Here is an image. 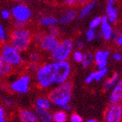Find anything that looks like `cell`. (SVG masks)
<instances>
[{
	"label": "cell",
	"mask_w": 122,
	"mask_h": 122,
	"mask_svg": "<svg viewBox=\"0 0 122 122\" xmlns=\"http://www.w3.org/2000/svg\"><path fill=\"white\" fill-rule=\"evenodd\" d=\"M96 37H97V33H96V31H95V29L90 28L89 30L86 32V38L88 42H92L94 39H96Z\"/></svg>",
	"instance_id": "obj_26"
},
{
	"label": "cell",
	"mask_w": 122,
	"mask_h": 122,
	"mask_svg": "<svg viewBox=\"0 0 122 122\" xmlns=\"http://www.w3.org/2000/svg\"><path fill=\"white\" fill-rule=\"evenodd\" d=\"M67 114L66 111L61 109L52 114V122H67Z\"/></svg>",
	"instance_id": "obj_19"
},
{
	"label": "cell",
	"mask_w": 122,
	"mask_h": 122,
	"mask_svg": "<svg viewBox=\"0 0 122 122\" xmlns=\"http://www.w3.org/2000/svg\"><path fill=\"white\" fill-rule=\"evenodd\" d=\"M6 41H7L6 31L4 29V26L0 23V42L1 43H5Z\"/></svg>",
	"instance_id": "obj_29"
},
{
	"label": "cell",
	"mask_w": 122,
	"mask_h": 122,
	"mask_svg": "<svg viewBox=\"0 0 122 122\" xmlns=\"http://www.w3.org/2000/svg\"><path fill=\"white\" fill-rule=\"evenodd\" d=\"M0 122H9L6 118V111L5 108L0 106Z\"/></svg>",
	"instance_id": "obj_33"
},
{
	"label": "cell",
	"mask_w": 122,
	"mask_h": 122,
	"mask_svg": "<svg viewBox=\"0 0 122 122\" xmlns=\"http://www.w3.org/2000/svg\"><path fill=\"white\" fill-rule=\"evenodd\" d=\"M43 37H44V34H37L36 36H35V39H36V41L38 43H39Z\"/></svg>",
	"instance_id": "obj_42"
},
{
	"label": "cell",
	"mask_w": 122,
	"mask_h": 122,
	"mask_svg": "<svg viewBox=\"0 0 122 122\" xmlns=\"http://www.w3.org/2000/svg\"><path fill=\"white\" fill-rule=\"evenodd\" d=\"M94 61L93 55L91 52H85L83 53V58L81 61V65L84 68H88L90 66L92 65Z\"/></svg>",
	"instance_id": "obj_21"
},
{
	"label": "cell",
	"mask_w": 122,
	"mask_h": 122,
	"mask_svg": "<svg viewBox=\"0 0 122 122\" xmlns=\"http://www.w3.org/2000/svg\"><path fill=\"white\" fill-rule=\"evenodd\" d=\"M39 48L41 51H45L48 54H51L59 45L60 40L57 37L52 36L51 34L44 35L39 42Z\"/></svg>",
	"instance_id": "obj_9"
},
{
	"label": "cell",
	"mask_w": 122,
	"mask_h": 122,
	"mask_svg": "<svg viewBox=\"0 0 122 122\" xmlns=\"http://www.w3.org/2000/svg\"><path fill=\"white\" fill-rule=\"evenodd\" d=\"M71 73V64L67 61L56 62V85H60L68 80Z\"/></svg>",
	"instance_id": "obj_8"
},
{
	"label": "cell",
	"mask_w": 122,
	"mask_h": 122,
	"mask_svg": "<svg viewBox=\"0 0 122 122\" xmlns=\"http://www.w3.org/2000/svg\"><path fill=\"white\" fill-rule=\"evenodd\" d=\"M73 42L72 39H67L60 41L59 45L51 54V58L53 62H61L67 61L73 51Z\"/></svg>",
	"instance_id": "obj_4"
},
{
	"label": "cell",
	"mask_w": 122,
	"mask_h": 122,
	"mask_svg": "<svg viewBox=\"0 0 122 122\" xmlns=\"http://www.w3.org/2000/svg\"><path fill=\"white\" fill-rule=\"evenodd\" d=\"M113 58H114V61H120L122 60V55H121V53H120V52H115V53H114V55H113Z\"/></svg>",
	"instance_id": "obj_38"
},
{
	"label": "cell",
	"mask_w": 122,
	"mask_h": 122,
	"mask_svg": "<svg viewBox=\"0 0 122 122\" xmlns=\"http://www.w3.org/2000/svg\"><path fill=\"white\" fill-rule=\"evenodd\" d=\"M51 102L47 97H39L35 101V108L50 110L51 108Z\"/></svg>",
	"instance_id": "obj_18"
},
{
	"label": "cell",
	"mask_w": 122,
	"mask_h": 122,
	"mask_svg": "<svg viewBox=\"0 0 122 122\" xmlns=\"http://www.w3.org/2000/svg\"><path fill=\"white\" fill-rule=\"evenodd\" d=\"M72 92H73V84L71 81L67 80L60 85H56L49 92L48 98L55 106L62 108L64 106L70 104L72 99Z\"/></svg>",
	"instance_id": "obj_1"
},
{
	"label": "cell",
	"mask_w": 122,
	"mask_h": 122,
	"mask_svg": "<svg viewBox=\"0 0 122 122\" xmlns=\"http://www.w3.org/2000/svg\"><path fill=\"white\" fill-rule=\"evenodd\" d=\"M1 77H2V76H1V75H0V81H1Z\"/></svg>",
	"instance_id": "obj_44"
},
{
	"label": "cell",
	"mask_w": 122,
	"mask_h": 122,
	"mask_svg": "<svg viewBox=\"0 0 122 122\" xmlns=\"http://www.w3.org/2000/svg\"><path fill=\"white\" fill-rule=\"evenodd\" d=\"M0 53L11 67H19L24 63L22 56L16 49H15L10 44H4L0 49Z\"/></svg>",
	"instance_id": "obj_5"
},
{
	"label": "cell",
	"mask_w": 122,
	"mask_h": 122,
	"mask_svg": "<svg viewBox=\"0 0 122 122\" xmlns=\"http://www.w3.org/2000/svg\"><path fill=\"white\" fill-rule=\"evenodd\" d=\"M40 24L42 26H49V27H51V26H54L58 23V20L57 19H56L55 17L52 16H45L43 17V18L40 20Z\"/></svg>",
	"instance_id": "obj_25"
},
{
	"label": "cell",
	"mask_w": 122,
	"mask_h": 122,
	"mask_svg": "<svg viewBox=\"0 0 122 122\" xmlns=\"http://www.w3.org/2000/svg\"><path fill=\"white\" fill-rule=\"evenodd\" d=\"M36 79L39 86L42 89H47L56 85V62H48L39 66L36 70Z\"/></svg>",
	"instance_id": "obj_2"
},
{
	"label": "cell",
	"mask_w": 122,
	"mask_h": 122,
	"mask_svg": "<svg viewBox=\"0 0 122 122\" xmlns=\"http://www.w3.org/2000/svg\"><path fill=\"white\" fill-rule=\"evenodd\" d=\"M50 34L52 35V36H55V37H57V38H58V36L60 35L59 30H58V28L55 27V26H51V31H50Z\"/></svg>",
	"instance_id": "obj_35"
},
{
	"label": "cell",
	"mask_w": 122,
	"mask_h": 122,
	"mask_svg": "<svg viewBox=\"0 0 122 122\" xmlns=\"http://www.w3.org/2000/svg\"><path fill=\"white\" fill-rule=\"evenodd\" d=\"M70 122H84V120L79 114L73 113L70 116Z\"/></svg>",
	"instance_id": "obj_32"
},
{
	"label": "cell",
	"mask_w": 122,
	"mask_h": 122,
	"mask_svg": "<svg viewBox=\"0 0 122 122\" xmlns=\"http://www.w3.org/2000/svg\"><path fill=\"white\" fill-rule=\"evenodd\" d=\"M1 16H2V18L4 19V20H7V19L10 18V12L8 10H3L2 12H1Z\"/></svg>",
	"instance_id": "obj_36"
},
{
	"label": "cell",
	"mask_w": 122,
	"mask_h": 122,
	"mask_svg": "<svg viewBox=\"0 0 122 122\" xmlns=\"http://www.w3.org/2000/svg\"><path fill=\"white\" fill-rule=\"evenodd\" d=\"M108 73V67H103V68H100L97 71L92 72V74H93V79L94 81L99 82L101 81L104 77H105Z\"/></svg>",
	"instance_id": "obj_24"
},
{
	"label": "cell",
	"mask_w": 122,
	"mask_h": 122,
	"mask_svg": "<svg viewBox=\"0 0 122 122\" xmlns=\"http://www.w3.org/2000/svg\"><path fill=\"white\" fill-rule=\"evenodd\" d=\"M32 41V34L27 29L20 28L15 29L10 35V45H12L19 52H24L28 49Z\"/></svg>",
	"instance_id": "obj_3"
},
{
	"label": "cell",
	"mask_w": 122,
	"mask_h": 122,
	"mask_svg": "<svg viewBox=\"0 0 122 122\" xmlns=\"http://www.w3.org/2000/svg\"><path fill=\"white\" fill-rule=\"evenodd\" d=\"M29 69L32 70V71H36L37 69H38V67H39V66L37 65V63H34V62H30V64H29Z\"/></svg>",
	"instance_id": "obj_39"
},
{
	"label": "cell",
	"mask_w": 122,
	"mask_h": 122,
	"mask_svg": "<svg viewBox=\"0 0 122 122\" xmlns=\"http://www.w3.org/2000/svg\"><path fill=\"white\" fill-rule=\"evenodd\" d=\"M86 122H98L97 120H94V119H90V120H86Z\"/></svg>",
	"instance_id": "obj_43"
},
{
	"label": "cell",
	"mask_w": 122,
	"mask_h": 122,
	"mask_svg": "<svg viewBox=\"0 0 122 122\" xmlns=\"http://www.w3.org/2000/svg\"><path fill=\"white\" fill-rule=\"evenodd\" d=\"M118 80H119V73L118 72H115V73H114V74H113L111 77L108 78V79L104 82V86H103L104 89H105L106 91H108V90L112 89L114 86V85L118 82Z\"/></svg>",
	"instance_id": "obj_20"
},
{
	"label": "cell",
	"mask_w": 122,
	"mask_h": 122,
	"mask_svg": "<svg viewBox=\"0 0 122 122\" xmlns=\"http://www.w3.org/2000/svg\"><path fill=\"white\" fill-rule=\"evenodd\" d=\"M101 33H102V37L105 40L108 41L113 38V28L110 23L108 21L106 16L102 17V20H101Z\"/></svg>",
	"instance_id": "obj_13"
},
{
	"label": "cell",
	"mask_w": 122,
	"mask_h": 122,
	"mask_svg": "<svg viewBox=\"0 0 122 122\" xmlns=\"http://www.w3.org/2000/svg\"><path fill=\"white\" fill-rule=\"evenodd\" d=\"M76 16H77L76 11H74V10H68V11L65 12L61 15L58 22H60L62 25L68 24V23L72 22L76 18Z\"/></svg>",
	"instance_id": "obj_17"
},
{
	"label": "cell",
	"mask_w": 122,
	"mask_h": 122,
	"mask_svg": "<svg viewBox=\"0 0 122 122\" xmlns=\"http://www.w3.org/2000/svg\"><path fill=\"white\" fill-rule=\"evenodd\" d=\"M96 4H97V3L94 1V2L86 4V6H84V8L82 9L81 11H80V14L79 15V20H80L85 18L86 16H87L88 15H89V13L93 10L94 7L96 6Z\"/></svg>",
	"instance_id": "obj_23"
},
{
	"label": "cell",
	"mask_w": 122,
	"mask_h": 122,
	"mask_svg": "<svg viewBox=\"0 0 122 122\" xmlns=\"http://www.w3.org/2000/svg\"><path fill=\"white\" fill-rule=\"evenodd\" d=\"M114 40H115V43L117 45L119 46H121L122 45V37L120 34L119 35H115L114 36Z\"/></svg>",
	"instance_id": "obj_37"
},
{
	"label": "cell",
	"mask_w": 122,
	"mask_h": 122,
	"mask_svg": "<svg viewBox=\"0 0 122 122\" xmlns=\"http://www.w3.org/2000/svg\"><path fill=\"white\" fill-rule=\"evenodd\" d=\"M31 85V77L29 74H23L15 79L10 85V91L19 94H24L28 92Z\"/></svg>",
	"instance_id": "obj_6"
},
{
	"label": "cell",
	"mask_w": 122,
	"mask_h": 122,
	"mask_svg": "<svg viewBox=\"0 0 122 122\" xmlns=\"http://www.w3.org/2000/svg\"><path fill=\"white\" fill-rule=\"evenodd\" d=\"M114 1H115V0H108V4H107V9L113 8V7H114Z\"/></svg>",
	"instance_id": "obj_41"
},
{
	"label": "cell",
	"mask_w": 122,
	"mask_h": 122,
	"mask_svg": "<svg viewBox=\"0 0 122 122\" xmlns=\"http://www.w3.org/2000/svg\"><path fill=\"white\" fill-rule=\"evenodd\" d=\"M73 60L78 63H80L82 61V58H83V52L79 51V50H77L74 52L73 53Z\"/></svg>",
	"instance_id": "obj_28"
},
{
	"label": "cell",
	"mask_w": 122,
	"mask_h": 122,
	"mask_svg": "<svg viewBox=\"0 0 122 122\" xmlns=\"http://www.w3.org/2000/svg\"><path fill=\"white\" fill-rule=\"evenodd\" d=\"M122 100V81L118 80V82L112 88V92L109 96L110 104L120 103Z\"/></svg>",
	"instance_id": "obj_12"
},
{
	"label": "cell",
	"mask_w": 122,
	"mask_h": 122,
	"mask_svg": "<svg viewBox=\"0 0 122 122\" xmlns=\"http://www.w3.org/2000/svg\"><path fill=\"white\" fill-rule=\"evenodd\" d=\"M12 15L15 20V22L20 26L30 20L32 16V11L25 4H17L13 8Z\"/></svg>",
	"instance_id": "obj_7"
},
{
	"label": "cell",
	"mask_w": 122,
	"mask_h": 122,
	"mask_svg": "<svg viewBox=\"0 0 122 122\" xmlns=\"http://www.w3.org/2000/svg\"><path fill=\"white\" fill-rule=\"evenodd\" d=\"M101 20H102V17H96L91 21L90 23V28L95 29L97 26H99L101 25Z\"/></svg>",
	"instance_id": "obj_31"
},
{
	"label": "cell",
	"mask_w": 122,
	"mask_h": 122,
	"mask_svg": "<svg viewBox=\"0 0 122 122\" xmlns=\"http://www.w3.org/2000/svg\"><path fill=\"white\" fill-rule=\"evenodd\" d=\"M29 59H30L31 62H34V63H38L40 61V55L39 53L36 52V51H33L30 54L29 56Z\"/></svg>",
	"instance_id": "obj_30"
},
{
	"label": "cell",
	"mask_w": 122,
	"mask_h": 122,
	"mask_svg": "<svg viewBox=\"0 0 122 122\" xmlns=\"http://www.w3.org/2000/svg\"><path fill=\"white\" fill-rule=\"evenodd\" d=\"M3 104H4V106L5 108H13L15 106V102L12 98L5 97L3 98Z\"/></svg>",
	"instance_id": "obj_27"
},
{
	"label": "cell",
	"mask_w": 122,
	"mask_h": 122,
	"mask_svg": "<svg viewBox=\"0 0 122 122\" xmlns=\"http://www.w3.org/2000/svg\"><path fill=\"white\" fill-rule=\"evenodd\" d=\"M109 56L110 51H107V50H100V51H97L94 54L93 59L95 63H96L97 67H98V69L103 68V67H107L108 59Z\"/></svg>",
	"instance_id": "obj_11"
},
{
	"label": "cell",
	"mask_w": 122,
	"mask_h": 122,
	"mask_svg": "<svg viewBox=\"0 0 122 122\" xmlns=\"http://www.w3.org/2000/svg\"><path fill=\"white\" fill-rule=\"evenodd\" d=\"M34 110L39 122H52V114L50 112V110L39 108H35Z\"/></svg>",
	"instance_id": "obj_15"
},
{
	"label": "cell",
	"mask_w": 122,
	"mask_h": 122,
	"mask_svg": "<svg viewBox=\"0 0 122 122\" xmlns=\"http://www.w3.org/2000/svg\"><path fill=\"white\" fill-rule=\"evenodd\" d=\"M105 122H121L122 106L120 103L110 104L104 114Z\"/></svg>",
	"instance_id": "obj_10"
},
{
	"label": "cell",
	"mask_w": 122,
	"mask_h": 122,
	"mask_svg": "<svg viewBox=\"0 0 122 122\" xmlns=\"http://www.w3.org/2000/svg\"><path fill=\"white\" fill-rule=\"evenodd\" d=\"M73 46H76L77 47L78 50H82L84 48V46H85V43H84V41L81 40V39H78V40H76L74 43H73Z\"/></svg>",
	"instance_id": "obj_34"
},
{
	"label": "cell",
	"mask_w": 122,
	"mask_h": 122,
	"mask_svg": "<svg viewBox=\"0 0 122 122\" xmlns=\"http://www.w3.org/2000/svg\"><path fill=\"white\" fill-rule=\"evenodd\" d=\"M106 18L108 20L109 23H115L117 20V17H118V12L116 10L115 8H108L106 10Z\"/></svg>",
	"instance_id": "obj_22"
},
{
	"label": "cell",
	"mask_w": 122,
	"mask_h": 122,
	"mask_svg": "<svg viewBox=\"0 0 122 122\" xmlns=\"http://www.w3.org/2000/svg\"><path fill=\"white\" fill-rule=\"evenodd\" d=\"M19 118L20 122H39L35 111L31 109H20L19 111Z\"/></svg>",
	"instance_id": "obj_14"
},
{
	"label": "cell",
	"mask_w": 122,
	"mask_h": 122,
	"mask_svg": "<svg viewBox=\"0 0 122 122\" xmlns=\"http://www.w3.org/2000/svg\"><path fill=\"white\" fill-rule=\"evenodd\" d=\"M13 71V67L7 62V61L4 58L0 53V75L8 76Z\"/></svg>",
	"instance_id": "obj_16"
},
{
	"label": "cell",
	"mask_w": 122,
	"mask_h": 122,
	"mask_svg": "<svg viewBox=\"0 0 122 122\" xmlns=\"http://www.w3.org/2000/svg\"><path fill=\"white\" fill-rule=\"evenodd\" d=\"M86 0H65V2L67 3V4H73L77 2H86Z\"/></svg>",
	"instance_id": "obj_40"
}]
</instances>
